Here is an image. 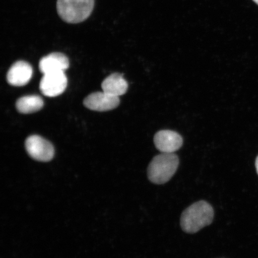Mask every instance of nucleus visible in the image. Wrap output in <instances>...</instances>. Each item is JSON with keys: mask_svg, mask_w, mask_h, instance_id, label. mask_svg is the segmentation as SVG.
<instances>
[{"mask_svg": "<svg viewBox=\"0 0 258 258\" xmlns=\"http://www.w3.org/2000/svg\"><path fill=\"white\" fill-rule=\"evenodd\" d=\"M154 142L157 150L164 153H174L182 147L183 140L176 132L164 130L155 135Z\"/></svg>", "mask_w": 258, "mask_h": 258, "instance_id": "obj_7", "label": "nucleus"}, {"mask_svg": "<svg viewBox=\"0 0 258 258\" xmlns=\"http://www.w3.org/2000/svg\"><path fill=\"white\" fill-rule=\"evenodd\" d=\"M253 1L258 5V0H253Z\"/></svg>", "mask_w": 258, "mask_h": 258, "instance_id": "obj_13", "label": "nucleus"}, {"mask_svg": "<svg viewBox=\"0 0 258 258\" xmlns=\"http://www.w3.org/2000/svg\"><path fill=\"white\" fill-rule=\"evenodd\" d=\"M214 218V211L212 206L205 201H199L183 211L180 226L185 233L194 234L211 224Z\"/></svg>", "mask_w": 258, "mask_h": 258, "instance_id": "obj_1", "label": "nucleus"}, {"mask_svg": "<svg viewBox=\"0 0 258 258\" xmlns=\"http://www.w3.org/2000/svg\"><path fill=\"white\" fill-rule=\"evenodd\" d=\"M179 163V158L175 154L162 153L158 155L148 166V179L156 184H164L172 178Z\"/></svg>", "mask_w": 258, "mask_h": 258, "instance_id": "obj_2", "label": "nucleus"}, {"mask_svg": "<svg viewBox=\"0 0 258 258\" xmlns=\"http://www.w3.org/2000/svg\"><path fill=\"white\" fill-rule=\"evenodd\" d=\"M67 77L64 72H52L43 74L40 83V89L48 97L59 96L66 90Z\"/></svg>", "mask_w": 258, "mask_h": 258, "instance_id": "obj_5", "label": "nucleus"}, {"mask_svg": "<svg viewBox=\"0 0 258 258\" xmlns=\"http://www.w3.org/2000/svg\"><path fill=\"white\" fill-rule=\"evenodd\" d=\"M44 101L38 95H28L19 98L16 103V108L22 114H31L43 107Z\"/></svg>", "mask_w": 258, "mask_h": 258, "instance_id": "obj_11", "label": "nucleus"}, {"mask_svg": "<svg viewBox=\"0 0 258 258\" xmlns=\"http://www.w3.org/2000/svg\"><path fill=\"white\" fill-rule=\"evenodd\" d=\"M120 98L104 91L95 92L87 96L83 104L91 110L104 112L112 110L120 104Z\"/></svg>", "mask_w": 258, "mask_h": 258, "instance_id": "obj_6", "label": "nucleus"}, {"mask_svg": "<svg viewBox=\"0 0 258 258\" xmlns=\"http://www.w3.org/2000/svg\"><path fill=\"white\" fill-rule=\"evenodd\" d=\"M25 148L32 159L47 162L53 159L54 147L49 141L38 135H32L25 141Z\"/></svg>", "mask_w": 258, "mask_h": 258, "instance_id": "obj_4", "label": "nucleus"}, {"mask_svg": "<svg viewBox=\"0 0 258 258\" xmlns=\"http://www.w3.org/2000/svg\"><path fill=\"white\" fill-rule=\"evenodd\" d=\"M255 167L256 169V172L258 175V156L256 158V161H255Z\"/></svg>", "mask_w": 258, "mask_h": 258, "instance_id": "obj_12", "label": "nucleus"}, {"mask_svg": "<svg viewBox=\"0 0 258 258\" xmlns=\"http://www.w3.org/2000/svg\"><path fill=\"white\" fill-rule=\"evenodd\" d=\"M102 89L109 95L119 97L126 93L128 83L121 74L114 73L103 81Z\"/></svg>", "mask_w": 258, "mask_h": 258, "instance_id": "obj_10", "label": "nucleus"}, {"mask_svg": "<svg viewBox=\"0 0 258 258\" xmlns=\"http://www.w3.org/2000/svg\"><path fill=\"white\" fill-rule=\"evenodd\" d=\"M69 58L61 53H52L43 57L39 62L40 72L44 74L64 72L69 69Z\"/></svg>", "mask_w": 258, "mask_h": 258, "instance_id": "obj_9", "label": "nucleus"}, {"mask_svg": "<svg viewBox=\"0 0 258 258\" xmlns=\"http://www.w3.org/2000/svg\"><path fill=\"white\" fill-rule=\"evenodd\" d=\"M33 70L30 63L19 60L9 69L7 80L10 85L14 86H24L30 82Z\"/></svg>", "mask_w": 258, "mask_h": 258, "instance_id": "obj_8", "label": "nucleus"}, {"mask_svg": "<svg viewBox=\"0 0 258 258\" xmlns=\"http://www.w3.org/2000/svg\"><path fill=\"white\" fill-rule=\"evenodd\" d=\"M94 5L95 0H57V11L64 21L78 24L89 17Z\"/></svg>", "mask_w": 258, "mask_h": 258, "instance_id": "obj_3", "label": "nucleus"}]
</instances>
